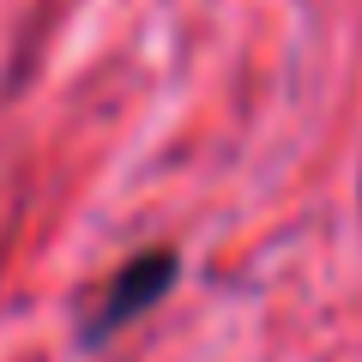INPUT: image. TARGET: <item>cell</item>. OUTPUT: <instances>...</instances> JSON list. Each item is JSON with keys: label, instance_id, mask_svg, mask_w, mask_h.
<instances>
[{"label": "cell", "instance_id": "6da1fadb", "mask_svg": "<svg viewBox=\"0 0 362 362\" xmlns=\"http://www.w3.org/2000/svg\"><path fill=\"white\" fill-rule=\"evenodd\" d=\"M175 272H181L175 247H151V254H133L127 266H115V272H109V284L85 302L78 344L97 350V344H109L115 332H127V326L139 320L145 308H157V302L175 290Z\"/></svg>", "mask_w": 362, "mask_h": 362}]
</instances>
